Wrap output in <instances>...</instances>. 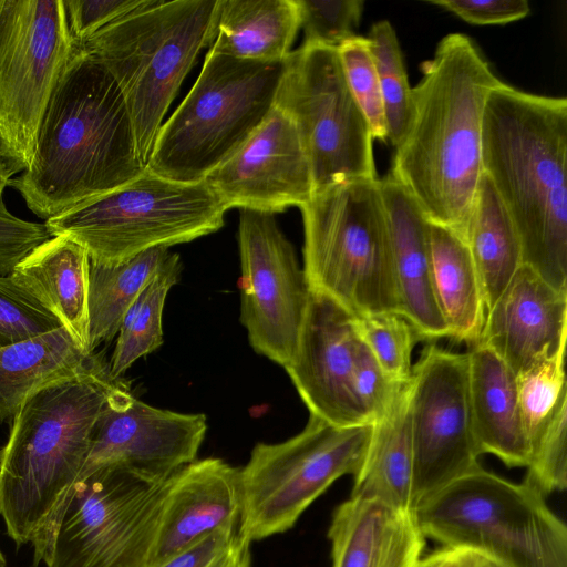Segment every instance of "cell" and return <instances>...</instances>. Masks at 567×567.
Returning a JSON list of instances; mask_svg holds the SVG:
<instances>
[{
	"label": "cell",
	"instance_id": "cell-1",
	"mask_svg": "<svg viewBox=\"0 0 567 567\" xmlns=\"http://www.w3.org/2000/svg\"><path fill=\"white\" fill-rule=\"evenodd\" d=\"M412 87V115L389 175L426 219L466 241L482 167V125L489 92L503 81L473 39L449 33Z\"/></svg>",
	"mask_w": 567,
	"mask_h": 567
},
{
	"label": "cell",
	"instance_id": "cell-2",
	"mask_svg": "<svg viewBox=\"0 0 567 567\" xmlns=\"http://www.w3.org/2000/svg\"><path fill=\"white\" fill-rule=\"evenodd\" d=\"M145 167L118 85L76 43L42 117L32 162L10 186L48 220L127 184Z\"/></svg>",
	"mask_w": 567,
	"mask_h": 567
},
{
	"label": "cell",
	"instance_id": "cell-3",
	"mask_svg": "<svg viewBox=\"0 0 567 567\" xmlns=\"http://www.w3.org/2000/svg\"><path fill=\"white\" fill-rule=\"evenodd\" d=\"M482 167L516 228L522 265L567 289V100L495 86L483 115Z\"/></svg>",
	"mask_w": 567,
	"mask_h": 567
},
{
	"label": "cell",
	"instance_id": "cell-4",
	"mask_svg": "<svg viewBox=\"0 0 567 567\" xmlns=\"http://www.w3.org/2000/svg\"><path fill=\"white\" fill-rule=\"evenodd\" d=\"M120 381L95 355L74 378L35 393L12 417L0 454V515L17 546L31 543L78 478Z\"/></svg>",
	"mask_w": 567,
	"mask_h": 567
},
{
	"label": "cell",
	"instance_id": "cell-5",
	"mask_svg": "<svg viewBox=\"0 0 567 567\" xmlns=\"http://www.w3.org/2000/svg\"><path fill=\"white\" fill-rule=\"evenodd\" d=\"M219 3L150 0L80 43L118 85L145 166L181 84L216 38Z\"/></svg>",
	"mask_w": 567,
	"mask_h": 567
},
{
	"label": "cell",
	"instance_id": "cell-6",
	"mask_svg": "<svg viewBox=\"0 0 567 567\" xmlns=\"http://www.w3.org/2000/svg\"><path fill=\"white\" fill-rule=\"evenodd\" d=\"M300 210L310 291L354 317L401 313L379 178L328 187Z\"/></svg>",
	"mask_w": 567,
	"mask_h": 567
},
{
	"label": "cell",
	"instance_id": "cell-7",
	"mask_svg": "<svg viewBox=\"0 0 567 567\" xmlns=\"http://www.w3.org/2000/svg\"><path fill=\"white\" fill-rule=\"evenodd\" d=\"M285 64L209 50L193 87L159 127L146 168L176 182L204 181L269 116Z\"/></svg>",
	"mask_w": 567,
	"mask_h": 567
},
{
	"label": "cell",
	"instance_id": "cell-8",
	"mask_svg": "<svg viewBox=\"0 0 567 567\" xmlns=\"http://www.w3.org/2000/svg\"><path fill=\"white\" fill-rule=\"evenodd\" d=\"M412 514L425 538L475 551L498 567H567V528L545 497L483 467Z\"/></svg>",
	"mask_w": 567,
	"mask_h": 567
},
{
	"label": "cell",
	"instance_id": "cell-9",
	"mask_svg": "<svg viewBox=\"0 0 567 567\" xmlns=\"http://www.w3.org/2000/svg\"><path fill=\"white\" fill-rule=\"evenodd\" d=\"M167 481L115 466L80 474L31 540L34 566L147 567Z\"/></svg>",
	"mask_w": 567,
	"mask_h": 567
},
{
	"label": "cell",
	"instance_id": "cell-10",
	"mask_svg": "<svg viewBox=\"0 0 567 567\" xmlns=\"http://www.w3.org/2000/svg\"><path fill=\"white\" fill-rule=\"evenodd\" d=\"M228 209L205 183H182L148 168L127 184L45 220L51 236L80 244L90 260L113 265L219 230Z\"/></svg>",
	"mask_w": 567,
	"mask_h": 567
},
{
	"label": "cell",
	"instance_id": "cell-11",
	"mask_svg": "<svg viewBox=\"0 0 567 567\" xmlns=\"http://www.w3.org/2000/svg\"><path fill=\"white\" fill-rule=\"evenodd\" d=\"M372 424L338 427L310 414L301 432L257 443L240 470V533L250 542L290 529L330 485L363 463Z\"/></svg>",
	"mask_w": 567,
	"mask_h": 567
},
{
	"label": "cell",
	"instance_id": "cell-12",
	"mask_svg": "<svg viewBox=\"0 0 567 567\" xmlns=\"http://www.w3.org/2000/svg\"><path fill=\"white\" fill-rule=\"evenodd\" d=\"M275 107L299 134L315 194L351 181L379 178L374 140L349 90L336 48L302 43L291 51Z\"/></svg>",
	"mask_w": 567,
	"mask_h": 567
},
{
	"label": "cell",
	"instance_id": "cell-13",
	"mask_svg": "<svg viewBox=\"0 0 567 567\" xmlns=\"http://www.w3.org/2000/svg\"><path fill=\"white\" fill-rule=\"evenodd\" d=\"M75 44L63 0H0V152L13 174L32 162L42 117Z\"/></svg>",
	"mask_w": 567,
	"mask_h": 567
},
{
	"label": "cell",
	"instance_id": "cell-14",
	"mask_svg": "<svg viewBox=\"0 0 567 567\" xmlns=\"http://www.w3.org/2000/svg\"><path fill=\"white\" fill-rule=\"evenodd\" d=\"M410 422L414 509L482 467L472 427L466 352L433 343L422 350L410 378Z\"/></svg>",
	"mask_w": 567,
	"mask_h": 567
},
{
	"label": "cell",
	"instance_id": "cell-15",
	"mask_svg": "<svg viewBox=\"0 0 567 567\" xmlns=\"http://www.w3.org/2000/svg\"><path fill=\"white\" fill-rule=\"evenodd\" d=\"M240 321L251 348L282 368L291 359L310 298L293 246L272 214L240 210Z\"/></svg>",
	"mask_w": 567,
	"mask_h": 567
},
{
	"label": "cell",
	"instance_id": "cell-16",
	"mask_svg": "<svg viewBox=\"0 0 567 567\" xmlns=\"http://www.w3.org/2000/svg\"><path fill=\"white\" fill-rule=\"evenodd\" d=\"M206 431L205 414L152 406L120 381L106 399L80 474L115 466L145 480L166 481L196 460Z\"/></svg>",
	"mask_w": 567,
	"mask_h": 567
},
{
	"label": "cell",
	"instance_id": "cell-17",
	"mask_svg": "<svg viewBox=\"0 0 567 567\" xmlns=\"http://www.w3.org/2000/svg\"><path fill=\"white\" fill-rule=\"evenodd\" d=\"M360 342L355 317L310 291L295 352L284 368L310 414L338 427L372 424L353 389Z\"/></svg>",
	"mask_w": 567,
	"mask_h": 567
},
{
	"label": "cell",
	"instance_id": "cell-18",
	"mask_svg": "<svg viewBox=\"0 0 567 567\" xmlns=\"http://www.w3.org/2000/svg\"><path fill=\"white\" fill-rule=\"evenodd\" d=\"M205 183L227 209L281 213L313 196L311 167L293 123L274 107L269 116Z\"/></svg>",
	"mask_w": 567,
	"mask_h": 567
},
{
	"label": "cell",
	"instance_id": "cell-19",
	"mask_svg": "<svg viewBox=\"0 0 567 567\" xmlns=\"http://www.w3.org/2000/svg\"><path fill=\"white\" fill-rule=\"evenodd\" d=\"M567 289L558 290L520 265L486 311L478 343L515 375L566 352Z\"/></svg>",
	"mask_w": 567,
	"mask_h": 567
},
{
	"label": "cell",
	"instance_id": "cell-20",
	"mask_svg": "<svg viewBox=\"0 0 567 567\" xmlns=\"http://www.w3.org/2000/svg\"><path fill=\"white\" fill-rule=\"evenodd\" d=\"M240 514L239 468L217 457L183 466L167 481L148 566L221 528L239 526Z\"/></svg>",
	"mask_w": 567,
	"mask_h": 567
},
{
	"label": "cell",
	"instance_id": "cell-21",
	"mask_svg": "<svg viewBox=\"0 0 567 567\" xmlns=\"http://www.w3.org/2000/svg\"><path fill=\"white\" fill-rule=\"evenodd\" d=\"M401 313L425 340L449 337L431 278L429 220L389 174L379 178Z\"/></svg>",
	"mask_w": 567,
	"mask_h": 567
},
{
	"label": "cell",
	"instance_id": "cell-22",
	"mask_svg": "<svg viewBox=\"0 0 567 567\" xmlns=\"http://www.w3.org/2000/svg\"><path fill=\"white\" fill-rule=\"evenodd\" d=\"M90 257L78 243L52 236L16 265L10 277L87 352Z\"/></svg>",
	"mask_w": 567,
	"mask_h": 567
},
{
	"label": "cell",
	"instance_id": "cell-23",
	"mask_svg": "<svg viewBox=\"0 0 567 567\" xmlns=\"http://www.w3.org/2000/svg\"><path fill=\"white\" fill-rule=\"evenodd\" d=\"M466 353L472 427L481 455L493 454L508 467H527L529 447L515 373L482 343L472 344Z\"/></svg>",
	"mask_w": 567,
	"mask_h": 567
},
{
	"label": "cell",
	"instance_id": "cell-24",
	"mask_svg": "<svg viewBox=\"0 0 567 567\" xmlns=\"http://www.w3.org/2000/svg\"><path fill=\"white\" fill-rule=\"evenodd\" d=\"M63 328L0 347V425L41 390L69 380L94 359Z\"/></svg>",
	"mask_w": 567,
	"mask_h": 567
},
{
	"label": "cell",
	"instance_id": "cell-25",
	"mask_svg": "<svg viewBox=\"0 0 567 567\" xmlns=\"http://www.w3.org/2000/svg\"><path fill=\"white\" fill-rule=\"evenodd\" d=\"M350 496L378 499L398 513L413 509V449L410 422V379L386 413L372 424L367 455Z\"/></svg>",
	"mask_w": 567,
	"mask_h": 567
},
{
	"label": "cell",
	"instance_id": "cell-26",
	"mask_svg": "<svg viewBox=\"0 0 567 567\" xmlns=\"http://www.w3.org/2000/svg\"><path fill=\"white\" fill-rule=\"evenodd\" d=\"M429 241L433 291L449 338L472 346L481 337L486 305L471 250L455 233L432 223Z\"/></svg>",
	"mask_w": 567,
	"mask_h": 567
},
{
	"label": "cell",
	"instance_id": "cell-27",
	"mask_svg": "<svg viewBox=\"0 0 567 567\" xmlns=\"http://www.w3.org/2000/svg\"><path fill=\"white\" fill-rule=\"evenodd\" d=\"M299 29L296 0H220L209 50L244 60L285 61Z\"/></svg>",
	"mask_w": 567,
	"mask_h": 567
},
{
	"label": "cell",
	"instance_id": "cell-28",
	"mask_svg": "<svg viewBox=\"0 0 567 567\" xmlns=\"http://www.w3.org/2000/svg\"><path fill=\"white\" fill-rule=\"evenodd\" d=\"M466 244L481 278L487 311L520 267L522 250L513 220L484 173L473 203Z\"/></svg>",
	"mask_w": 567,
	"mask_h": 567
},
{
	"label": "cell",
	"instance_id": "cell-29",
	"mask_svg": "<svg viewBox=\"0 0 567 567\" xmlns=\"http://www.w3.org/2000/svg\"><path fill=\"white\" fill-rule=\"evenodd\" d=\"M166 247L145 250L118 264L90 261L89 349L109 343L145 285L169 256Z\"/></svg>",
	"mask_w": 567,
	"mask_h": 567
},
{
	"label": "cell",
	"instance_id": "cell-30",
	"mask_svg": "<svg viewBox=\"0 0 567 567\" xmlns=\"http://www.w3.org/2000/svg\"><path fill=\"white\" fill-rule=\"evenodd\" d=\"M182 268L179 255L171 252L127 309L109 364L114 379H120L135 361L163 344L164 305L168 291L181 277Z\"/></svg>",
	"mask_w": 567,
	"mask_h": 567
},
{
	"label": "cell",
	"instance_id": "cell-31",
	"mask_svg": "<svg viewBox=\"0 0 567 567\" xmlns=\"http://www.w3.org/2000/svg\"><path fill=\"white\" fill-rule=\"evenodd\" d=\"M402 514L378 499L350 496L341 503L328 530L332 567H369Z\"/></svg>",
	"mask_w": 567,
	"mask_h": 567
},
{
	"label": "cell",
	"instance_id": "cell-32",
	"mask_svg": "<svg viewBox=\"0 0 567 567\" xmlns=\"http://www.w3.org/2000/svg\"><path fill=\"white\" fill-rule=\"evenodd\" d=\"M367 38L379 78L388 141L395 147L411 121L412 87L393 25L380 20L372 24Z\"/></svg>",
	"mask_w": 567,
	"mask_h": 567
},
{
	"label": "cell",
	"instance_id": "cell-33",
	"mask_svg": "<svg viewBox=\"0 0 567 567\" xmlns=\"http://www.w3.org/2000/svg\"><path fill=\"white\" fill-rule=\"evenodd\" d=\"M522 423L530 450L567 410L565 352L516 374Z\"/></svg>",
	"mask_w": 567,
	"mask_h": 567
},
{
	"label": "cell",
	"instance_id": "cell-34",
	"mask_svg": "<svg viewBox=\"0 0 567 567\" xmlns=\"http://www.w3.org/2000/svg\"><path fill=\"white\" fill-rule=\"evenodd\" d=\"M358 333L382 370L394 381L411 378L414 346L424 341L417 329L399 312L355 317Z\"/></svg>",
	"mask_w": 567,
	"mask_h": 567
},
{
	"label": "cell",
	"instance_id": "cell-35",
	"mask_svg": "<svg viewBox=\"0 0 567 567\" xmlns=\"http://www.w3.org/2000/svg\"><path fill=\"white\" fill-rule=\"evenodd\" d=\"M337 51L349 90L373 140L388 141L382 94L368 38L355 34L343 41Z\"/></svg>",
	"mask_w": 567,
	"mask_h": 567
},
{
	"label": "cell",
	"instance_id": "cell-36",
	"mask_svg": "<svg viewBox=\"0 0 567 567\" xmlns=\"http://www.w3.org/2000/svg\"><path fill=\"white\" fill-rule=\"evenodd\" d=\"M300 12L303 43L338 48L355 35L364 2L362 0H296Z\"/></svg>",
	"mask_w": 567,
	"mask_h": 567
},
{
	"label": "cell",
	"instance_id": "cell-37",
	"mask_svg": "<svg viewBox=\"0 0 567 567\" xmlns=\"http://www.w3.org/2000/svg\"><path fill=\"white\" fill-rule=\"evenodd\" d=\"M61 327L9 276H0V347Z\"/></svg>",
	"mask_w": 567,
	"mask_h": 567
},
{
	"label": "cell",
	"instance_id": "cell-38",
	"mask_svg": "<svg viewBox=\"0 0 567 567\" xmlns=\"http://www.w3.org/2000/svg\"><path fill=\"white\" fill-rule=\"evenodd\" d=\"M250 544L239 526L221 528L148 567H251Z\"/></svg>",
	"mask_w": 567,
	"mask_h": 567
},
{
	"label": "cell",
	"instance_id": "cell-39",
	"mask_svg": "<svg viewBox=\"0 0 567 567\" xmlns=\"http://www.w3.org/2000/svg\"><path fill=\"white\" fill-rule=\"evenodd\" d=\"M403 383L392 380L382 370L361 340L354 363L353 389L372 424L386 413Z\"/></svg>",
	"mask_w": 567,
	"mask_h": 567
},
{
	"label": "cell",
	"instance_id": "cell-40",
	"mask_svg": "<svg viewBox=\"0 0 567 567\" xmlns=\"http://www.w3.org/2000/svg\"><path fill=\"white\" fill-rule=\"evenodd\" d=\"M150 0H63L68 27L82 43L113 21L142 8Z\"/></svg>",
	"mask_w": 567,
	"mask_h": 567
},
{
	"label": "cell",
	"instance_id": "cell-41",
	"mask_svg": "<svg viewBox=\"0 0 567 567\" xmlns=\"http://www.w3.org/2000/svg\"><path fill=\"white\" fill-rule=\"evenodd\" d=\"M52 236L45 224L21 219L0 203V276H9L37 246Z\"/></svg>",
	"mask_w": 567,
	"mask_h": 567
},
{
	"label": "cell",
	"instance_id": "cell-42",
	"mask_svg": "<svg viewBox=\"0 0 567 567\" xmlns=\"http://www.w3.org/2000/svg\"><path fill=\"white\" fill-rule=\"evenodd\" d=\"M430 3L442 7L472 24H505L520 20L529 13L526 0H433Z\"/></svg>",
	"mask_w": 567,
	"mask_h": 567
},
{
	"label": "cell",
	"instance_id": "cell-43",
	"mask_svg": "<svg viewBox=\"0 0 567 567\" xmlns=\"http://www.w3.org/2000/svg\"><path fill=\"white\" fill-rule=\"evenodd\" d=\"M425 539L412 512L404 513L369 567H416Z\"/></svg>",
	"mask_w": 567,
	"mask_h": 567
},
{
	"label": "cell",
	"instance_id": "cell-44",
	"mask_svg": "<svg viewBox=\"0 0 567 567\" xmlns=\"http://www.w3.org/2000/svg\"><path fill=\"white\" fill-rule=\"evenodd\" d=\"M484 559L480 554L468 549L442 546L421 557L416 567H478Z\"/></svg>",
	"mask_w": 567,
	"mask_h": 567
},
{
	"label": "cell",
	"instance_id": "cell-45",
	"mask_svg": "<svg viewBox=\"0 0 567 567\" xmlns=\"http://www.w3.org/2000/svg\"><path fill=\"white\" fill-rule=\"evenodd\" d=\"M13 175V172L0 152V203L3 202V192L7 186H10L11 177Z\"/></svg>",
	"mask_w": 567,
	"mask_h": 567
},
{
	"label": "cell",
	"instance_id": "cell-46",
	"mask_svg": "<svg viewBox=\"0 0 567 567\" xmlns=\"http://www.w3.org/2000/svg\"><path fill=\"white\" fill-rule=\"evenodd\" d=\"M478 567H498V566L487 559H484Z\"/></svg>",
	"mask_w": 567,
	"mask_h": 567
},
{
	"label": "cell",
	"instance_id": "cell-47",
	"mask_svg": "<svg viewBox=\"0 0 567 567\" xmlns=\"http://www.w3.org/2000/svg\"><path fill=\"white\" fill-rule=\"evenodd\" d=\"M0 567H8L6 557L2 554L1 549H0Z\"/></svg>",
	"mask_w": 567,
	"mask_h": 567
},
{
	"label": "cell",
	"instance_id": "cell-48",
	"mask_svg": "<svg viewBox=\"0 0 567 567\" xmlns=\"http://www.w3.org/2000/svg\"><path fill=\"white\" fill-rule=\"evenodd\" d=\"M0 454H1V450H0Z\"/></svg>",
	"mask_w": 567,
	"mask_h": 567
}]
</instances>
